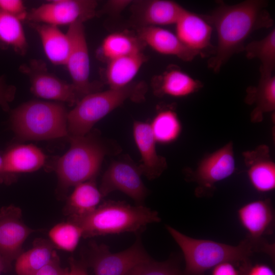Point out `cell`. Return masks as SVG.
I'll use <instances>...</instances> for the list:
<instances>
[{
  "label": "cell",
  "instance_id": "3957f363",
  "mask_svg": "<svg viewBox=\"0 0 275 275\" xmlns=\"http://www.w3.org/2000/svg\"><path fill=\"white\" fill-rule=\"evenodd\" d=\"M68 221L80 227L82 237L89 238L124 232L138 233L148 225L160 222V218L157 212L143 205L131 206L108 201L86 216Z\"/></svg>",
  "mask_w": 275,
  "mask_h": 275
},
{
  "label": "cell",
  "instance_id": "1f68e13d",
  "mask_svg": "<svg viewBox=\"0 0 275 275\" xmlns=\"http://www.w3.org/2000/svg\"><path fill=\"white\" fill-rule=\"evenodd\" d=\"M125 275H183L171 262H157L151 258L136 265Z\"/></svg>",
  "mask_w": 275,
  "mask_h": 275
},
{
  "label": "cell",
  "instance_id": "f35d334b",
  "mask_svg": "<svg viewBox=\"0 0 275 275\" xmlns=\"http://www.w3.org/2000/svg\"><path fill=\"white\" fill-rule=\"evenodd\" d=\"M130 1H111L107 3L104 10L113 13H118L127 7Z\"/></svg>",
  "mask_w": 275,
  "mask_h": 275
},
{
  "label": "cell",
  "instance_id": "d590c367",
  "mask_svg": "<svg viewBox=\"0 0 275 275\" xmlns=\"http://www.w3.org/2000/svg\"><path fill=\"white\" fill-rule=\"evenodd\" d=\"M67 269L62 267L59 256L56 252L51 260L34 275H66Z\"/></svg>",
  "mask_w": 275,
  "mask_h": 275
},
{
  "label": "cell",
  "instance_id": "603a6c76",
  "mask_svg": "<svg viewBox=\"0 0 275 275\" xmlns=\"http://www.w3.org/2000/svg\"><path fill=\"white\" fill-rule=\"evenodd\" d=\"M146 60L145 55L140 51L107 62L105 74L109 88L120 89L131 84Z\"/></svg>",
  "mask_w": 275,
  "mask_h": 275
},
{
  "label": "cell",
  "instance_id": "9c48e42d",
  "mask_svg": "<svg viewBox=\"0 0 275 275\" xmlns=\"http://www.w3.org/2000/svg\"><path fill=\"white\" fill-rule=\"evenodd\" d=\"M19 70L28 77L31 91L38 97L72 105L80 100L72 84L50 73L45 63L41 60L34 59L22 64Z\"/></svg>",
  "mask_w": 275,
  "mask_h": 275
},
{
  "label": "cell",
  "instance_id": "f1b7e54d",
  "mask_svg": "<svg viewBox=\"0 0 275 275\" xmlns=\"http://www.w3.org/2000/svg\"><path fill=\"white\" fill-rule=\"evenodd\" d=\"M149 124L156 142L161 144L174 142L179 137L181 131L178 117L170 108L157 113Z\"/></svg>",
  "mask_w": 275,
  "mask_h": 275
},
{
  "label": "cell",
  "instance_id": "74e56055",
  "mask_svg": "<svg viewBox=\"0 0 275 275\" xmlns=\"http://www.w3.org/2000/svg\"><path fill=\"white\" fill-rule=\"evenodd\" d=\"M244 275H275L273 269L264 264H249Z\"/></svg>",
  "mask_w": 275,
  "mask_h": 275
},
{
  "label": "cell",
  "instance_id": "44dd1931",
  "mask_svg": "<svg viewBox=\"0 0 275 275\" xmlns=\"http://www.w3.org/2000/svg\"><path fill=\"white\" fill-rule=\"evenodd\" d=\"M30 25L37 32L49 61L56 65H65L70 50V41L67 33L52 25L30 23Z\"/></svg>",
  "mask_w": 275,
  "mask_h": 275
},
{
  "label": "cell",
  "instance_id": "5bb4252c",
  "mask_svg": "<svg viewBox=\"0 0 275 275\" xmlns=\"http://www.w3.org/2000/svg\"><path fill=\"white\" fill-rule=\"evenodd\" d=\"M235 170L233 145L231 142L204 158L193 178L200 187L211 188L215 183L230 176Z\"/></svg>",
  "mask_w": 275,
  "mask_h": 275
},
{
  "label": "cell",
  "instance_id": "484cf974",
  "mask_svg": "<svg viewBox=\"0 0 275 275\" xmlns=\"http://www.w3.org/2000/svg\"><path fill=\"white\" fill-rule=\"evenodd\" d=\"M247 93L245 101L255 105L252 112V120L260 121L264 114L275 109V76L272 74L261 75L258 85L248 88Z\"/></svg>",
  "mask_w": 275,
  "mask_h": 275
},
{
  "label": "cell",
  "instance_id": "e0dca14e",
  "mask_svg": "<svg viewBox=\"0 0 275 275\" xmlns=\"http://www.w3.org/2000/svg\"><path fill=\"white\" fill-rule=\"evenodd\" d=\"M138 37L156 52L173 56L184 61H190L198 54L187 48L176 34L160 26L141 27Z\"/></svg>",
  "mask_w": 275,
  "mask_h": 275
},
{
  "label": "cell",
  "instance_id": "cb8c5ba5",
  "mask_svg": "<svg viewBox=\"0 0 275 275\" xmlns=\"http://www.w3.org/2000/svg\"><path fill=\"white\" fill-rule=\"evenodd\" d=\"M3 157L6 174L36 171L43 165L45 160L41 150L32 145L14 146Z\"/></svg>",
  "mask_w": 275,
  "mask_h": 275
},
{
  "label": "cell",
  "instance_id": "4fadbf2b",
  "mask_svg": "<svg viewBox=\"0 0 275 275\" xmlns=\"http://www.w3.org/2000/svg\"><path fill=\"white\" fill-rule=\"evenodd\" d=\"M175 25L176 35L187 48L204 57L213 55L215 47L211 43L213 28L202 15L185 9Z\"/></svg>",
  "mask_w": 275,
  "mask_h": 275
},
{
  "label": "cell",
  "instance_id": "ffe728a7",
  "mask_svg": "<svg viewBox=\"0 0 275 275\" xmlns=\"http://www.w3.org/2000/svg\"><path fill=\"white\" fill-rule=\"evenodd\" d=\"M154 92L159 96L183 97L199 91L202 83L179 68L170 67L153 81Z\"/></svg>",
  "mask_w": 275,
  "mask_h": 275
},
{
  "label": "cell",
  "instance_id": "7a4b0ae2",
  "mask_svg": "<svg viewBox=\"0 0 275 275\" xmlns=\"http://www.w3.org/2000/svg\"><path fill=\"white\" fill-rule=\"evenodd\" d=\"M166 228L183 254L185 262L183 275H204L207 270L226 261L248 263L254 252H264L272 257L274 254L273 245L262 240L248 238L234 246L191 238L168 225Z\"/></svg>",
  "mask_w": 275,
  "mask_h": 275
},
{
  "label": "cell",
  "instance_id": "30bf717a",
  "mask_svg": "<svg viewBox=\"0 0 275 275\" xmlns=\"http://www.w3.org/2000/svg\"><path fill=\"white\" fill-rule=\"evenodd\" d=\"M70 41V50L66 66L77 94L85 96L97 92L99 87L90 81V59L83 23L69 26L67 32Z\"/></svg>",
  "mask_w": 275,
  "mask_h": 275
},
{
  "label": "cell",
  "instance_id": "e575fe53",
  "mask_svg": "<svg viewBox=\"0 0 275 275\" xmlns=\"http://www.w3.org/2000/svg\"><path fill=\"white\" fill-rule=\"evenodd\" d=\"M16 88L6 83L4 76H0V106L5 111L9 109V103L14 99Z\"/></svg>",
  "mask_w": 275,
  "mask_h": 275
},
{
  "label": "cell",
  "instance_id": "d6a6232c",
  "mask_svg": "<svg viewBox=\"0 0 275 275\" xmlns=\"http://www.w3.org/2000/svg\"><path fill=\"white\" fill-rule=\"evenodd\" d=\"M249 264V262H224L212 268L211 275H244Z\"/></svg>",
  "mask_w": 275,
  "mask_h": 275
},
{
  "label": "cell",
  "instance_id": "83f0119b",
  "mask_svg": "<svg viewBox=\"0 0 275 275\" xmlns=\"http://www.w3.org/2000/svg\"><path fill=\"white\" fill-rule=\"evenodd\" d=\"M249 59H257L261 63V75L272 74L275 68V30H272L261 40L254 41L244 46Z\"/></svg>",
  "mask_w": 275,
  "mask_h": 275
},
{
  "label": "cell",
  "instance_id": "9a60e30c",
  "mask_svg": "<svg viewBox=\"0 0 275 275\" xmlns=\"http://www.w3.org/2000/svg\"><path fill=\"white\" fill-rule=\"evenodd\" d=\"M133 136L141 157L142 164L139 166L142 174L149 179L159 177L166 169L167 161L158 154L156 141L150 124L141 121H135L133 125Z\"/></svg>",
  "mask_w": 275,
  "mask_h": 275
},
{
  "label": "cell",
  "instance_id": "d4e9b609",
  "mask_svg": "<svg viewBox=\"0 0 275 275\" xmlns=\"http://www.w3.org/2000/svg\"><path fill=\"white\" fill-rule=\"evenodd\" d=\"M50 240L39 238L34 240L32 248L22 252L15 260L17 275H34L46 265L56 252Z\"/></svg>",
  "mask_w": 275,
  "mask_h": 275
},
{
  "label": "cell",
  "instance_id": "d6986e66",
  "mask_svg": "<svg viewBox=\"0 0 275 275\" xmlns=\"http://www.w3.org/2000/svg\"><path fill=\"white\" fill-rule=\"evenodd\" d=\"M248 167V175L253 187L260 193L273 190L275 188V164L270 158L265 146L245 153Z\"/></svg>",
  "mask_w": 275,
  "mask_h": 275
},
{
  "label": "cell",
  "instance_id": "f546056e",
  "mask_svg": "<svg viewBox=\"0 0 275 275\" xmlns=\"http://www.w3.org/2000/svg\"><path fill=\"white\" fill-rule=\"evenodd\" d=\"M0 42L10 45L19 54L24 55L28 45L21 21L0 10Z\"/></svg>",
  "mask_w": 275,
  "mask_h": 275
},
{
  "label": "cell",
  "instance_id": "8fae6325",
  "mask_svg": "<svg viewBox=\"0 0 275 275\" xmlns=\"http://www.w3.org/2000/svg\"><path fill=\"white\" fill-rule=\"evenodd\" d=\"M142 175L139 166L131 161L113 162L101 179L99 189L102 197L118 190L130 197L138 205H142L148 191L142 180Z\"/></svg>",
  "mask_w": 275,
  "mask_h": 275
},
{
  "label": "cell",
  "instance_id": "ba28073f",
  "mask_svg": "<svg viewBox=\"0 0 275 275\" xmlns=\"http://www.w3.org/2000/svg\"><path fill=\"white\" fill-rule=\"evenodd\" d=\"M97 7V2L93 0H54L32 9L26 19L57 26L84 23L96 15Z\"/></svg>",
  "mask_w": 275,
  "mask_h": 275
},
{
  "label": "cell",
  "instance_id": "ac0fdd59",
  "mask_svg": "<svg viewBox=\"0 0 275 275\" xmlns=\"http://www.w3.org/2000/svg\"><path fill=\"white\" fill-rule=\"evenodd\" d=\"M135 6V16L141 27L175 24L185 10L177 3L168 0L138 2Z\"/></svg>",
  "mask_w": 275,
  "mask_h": 275
},
{
  "label": "cell",
  "instance_id": "7402d4cb",
  "mask_svg": "<svg viewBox=\"0 0 275 275\" xmlns=\"http://www.w3.org/2000/svg\"><path fill=\"white\" fill-rule=\"evenodd\" d=\"M101 194L93 180L76 186L67 199L64 208L68 219L86 216L93 212L99 205L102 198Z\"/></svg>",
  "mask_w": 275,
  "mask_h": 275
},
{
  "label": "cell",
  "instance_id": "52a82bcc",
  "mask_svg": "<svg viewBox=\"0 0 275 275\" xmlns=\"http://www.w3.org/2000/svg\"><path fill=\"white\" fill-rule=\"evenodd\" d=\"M88 258L85 261L91 266L95 275H125L136 265L150 259L140 238L128 249L113 253L108 246L91 242Z\"/></svg>",
  "mask_w": 275,
  "mask_h": 275
},
{
  "label": "cell",
  "instance_id": "5b68a950",
  "mask_svg": "<svg viewBox=\"0 0 275 275\" xmlns=\"http://www.w3.org/2000/svg\"><path fill=\"white\" fill-rule=\"evenodd\" d=\"M146 85L131 84L122 88L97 91L83 97L67 115L68 135H86L94 125L127 100L144 99Z\"/></svg>",
  "mask_w": 275,
  "mask_h": 275
},
{
  "label": "cell",
  "instance_id": "836d02e7",
  "mask_svg": "<svg viewBox=\"0 0 275 275\" xmlns=\"http://www.w3.org/2000/svg\"><path fill=\"white\" fill-rule=\"evenodd\" d=\"M0 10L21 21L26 19L28 13L23 2L20 0H0Z\"/></svg>",
  "mask_w": 275,
  "mask_h": 275
},
{
  "label": "cell",
  "instance_id": "8d00e7d4",
  "mask_svg": "<svg viewBox=\"0 0 275 275\" xmlns=\"http://www.w3.org/2000/svg\"><path fill=\"white\" fill-rule=\"evenodd\" d=\"M69 267L66 275H88L87 264L84 260L78 261L73 258L69 259Z\"/></svg>",
  "mask_w": 275,
  "mask_h": 275
},
{
  "label": "cell",
  "instance_id": "7c38bea8",
  "mask_svg": "<svg viewBox=\"0 0 275 275\" xmlns=\"http://www.w3.org/2000/svg\"><path fill=\"white\" fill-rule=\"evenodd\" d=\"M35 232L23 221L18 207L11 205L0 209V253L10 263L22 252L23 243Z\"/></svg>",
  "mask_w": 275,
  "mask_h": 275
},
{
  "label": "cell",
  "instance_id": "4dcf8cb0",
  "mask_svg": "<svg viewBox=\"0 0 275 275\" xmlns=\"http://www.w3.org/2000/svg\"><path fill=\"white\" fill-rule=\"evenodd\" d=\"M48 235L56 248L72 252L82 237V231L77 224L67 221L54 225L49 230Z\"/></svg>",
  "mask_w": 275,
  "mask_h": 275
},
{
  "label": "cell",
  "instance_id": "60d3db41",
  "mask_svg": "<svg viewBox=\"0 0 275 275\" xmlns=\"http://www.w3.org/2000/svg\"><path fill=\"white\" fill-rule=\"evenodd\" d=\"M6 174L4 172L3 157L0 155V175Z\"/></svg>",
  "mask_w": 275,
  "mask_h": 275
},
{
  "label": "cell",
  "instance_id": "4316f807",
  "mask_svg": "<svg viewBox=\"0 0 275 275\" xmlns=\"http://www.w3.org/2000/svg\"><path fill=\"white\" fill-rule=\"evenodd\" d=\"M145 44L138 37L123 32L114 33L103 40L98 56L107 62L113 59L142 51Z\"/></svg>",
  "mask_w": 275,
  "mask_h": 275
},
{
  "label": "cell",
  "instance_id": "6da1fadb",
  "mask_svg": "<svg viewBox=\"0 0 275 275\" xmlns=\"http://www.w3.org/2000/svg\"><path fill=\"white\" fill-rule=\"evenodd\" d=\"M267 2L247 0L229 5L219 1L209 14L202 15L217 33L215 52L208 67L218 72L234 54L244 50V43L255 31L272 26L273 21L266 9Z\"/></svg>",
  "mask_w": 275,
  "mask_h": 275
},
{
  "label": "cell",
  "instance_id": "ab89813d",
  "mask_svg": "<svg viewBox=\"0 0 275 275\" xmlns=\"http://www.w3.org/2000/svg\"><path fill=\"white\" fill-rule=\"evenodd\" d=\"M11 268V263L9 262L0 253V275L7 272Z\"/></svg>",
  "mask_w": 275,
  "mask_h": 275
},
{
  "label": "cell",
  "instance_id": "8992f818",
  "mask_svg": "<svg viewBox=\"0 0 275 275\" xmlns=\"http://www.w3.org/2000/svg\"><path fill=\"white\" fill-rule=\"evenodd\" d=\"M70 147L56 166L59 183L62 188L93 180L98 173L106 153L104 145L87 135H68Z\"/></svg>",
  "mask_w": 275,
  "mask_h": 275
},
{
  "label": "cell",
  "instance_id": "2e32d148",
  "mask_svg": "<svg viewBox=\"0 0 275 275\" xmlns=\"http://www.w3.org/2000/svg\"><path fill=\"white\" fill-rule=\"evenodd\" d=\"M237 216L241 225L248 233V238L252 240H260L262 235L271 232L274 215L268 200L245 204L238 210Z\"/></svg>",
  "mask_w": 275,
  "mask_h": 275
},
{
  "label": "cell",
  "instance_id": "b9f144b4",
  "mask_svg": "<svg viewBox=\"0 0 275 275\" xmlns=\"http://www.w3.org/2000/svg\"><path fill=\"white\" fill-rule=\"evenodd\" d=\"M1 46H2V43L0 42V47H1Z\"/></svg>",
  "mask_w": 275,
  "mask_h": 275
},
{
  "label": "cell",
  "instance_id": "277c9868",
  "mask_svg": "<svg viewBox=\"0 0 275 275\" xmlns=\"http://www.w3.org/2000/svg\"><path fill=\"white\" fill-rule=\"evenodd\" d=\"M67 115L61 103L33 100L13 109L10 122L21 139L49 140L68 136Z\"/></svg>",
  "mask_w": 275,
  "mask_h": 275
}]
</instances>
